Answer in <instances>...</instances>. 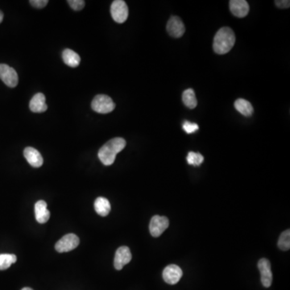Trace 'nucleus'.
<instances>
[{
  "label": "nucleus",
  "mask_w": 290,
  "mask_h": 290,
  "mask_svg": "<svg viewBox=\"0 0 290 290\" xmlns=\"http://www.w3.org/2000/svg\"><path fill=\"white\" fill-rule=\"evenodd\" d=\"M126 147V141L121 137L111 139L105 144L97 152V157L104 166H111L115 162L116 155Z\"/></svg>",
  "instance_id": "1"
},
{
  "label": "nucleus",
  "mask_w": 290,
  "mask_h": 290,
  "mask_svg": "<svg viewBox=\"0 0 290 290\" xmlns=\"http://www.w3.org/2000/svg\"><path fill=\"white\" fill-rule=\"evenodd\" d=\"M236 43V36L230 27L220 28L214 38V51L217 54L223 55L231 51Z\"/></svg>",
  "instance_id": "2"
},
{
  "label": "nucleus",
  "mask_w": 290,
  "mask_h": 290,
  "mask_svg": "<svg viewBox=\"0 0 290 290\" xmlns=\"http://www.w3.org/2000/svg\"><path fill=\"white\" fill-rule=\"evenodd\" d=\"M91 107L97 113L108 114L115 110L116 104L109 96L98 95L92 100Z\"/></svg>",
  "instance_id": "3"
},
{
  "label": "nucleus",
  "mask_w": 290,
  "mask_h": 290,
  "mask_svg": "<svg viewBox=\"0 0 290 290\" xmlns=\"http://www.w3.org/2000/svg\"><path fill=\"white\" fill-rule=\"evenodd\" d=\"M111 14L116 23L122 24L128 17V7L124 1L116 0L111 3Z\"/></svg>",
  "instance_id": "4"
},
{
  "label": "nucleus",
  "mask_w": 290,
  "mask_h": 290,
  "mask_svg": "<svg viewBox=\"0 0 290 290\" xmlns=\"http://www.w3.org/2000/svg\"><path fill=\"white\" fill-rule=\"evenodd\" d=\"M79 238L74 234H68L63 236L55 245L57 252H68L75 249L79 245Z\"/></svg>",
  "instance_id": "5"
},
{
  "label": "nucleus",
  "mask_w": 290,
  "mask_h": 290,
  "mask_svg": "<svg viewBox=\"0 0 290 290\" xmlns=\"http://www.w3.org/2000/svg\"><path fill=\"white\" fill-rule=\"evenodd\" d=\"M0 79L11 88H14L18 85L17 72L6 64H0Z\"/></svg>",
  "instance_id": "6"
},
{
  "label": "nucleus",
  "mask_w": 290,
  "mask_h": 290,
  "mask_svg": "<svg viewBox=\"0 0 290 290\" xmlns=\"http://www.w3.org/2000/svg\"><path fill=\"white\" fill-rule=\"evenodd\" d=\"M169 225V221L165 216H153L149 223L150 234L153 237H159L168 228Z\"/></svg>",
  "instance_id": "7"
},
{
  "label": "nucleus",
  "mask_w": 290,
  "mask_h": 290,
  "mask_svg": "<svg viewBox=\"0 0 290 290\" xmlns=\"http://www.w3.org/2000/svg\"><path fill=\"white\" fill-rule=\"evenodd\" d=\"M167 32L174 38H180L186 32V27L183 22L178 16H172L167 23Z\"/></svg>",
  "instance_id": "8"
},
{
  "label": "nucleus",
  "mask_w": 290,
  "mask_h": 290,
  "mask_svg": "<svg viewBox=\"0 0 290 290\" xmlns=\"http://www.w3.org/2000/svg\"><path fill=\"white\" fill-rule=\"evenodd\" d=\"M132 256L129 247L126 246L119 247L116 252L114 266L116 270H121L126 265L132 261Z\"/></svg>",
  "instance_id": "9"
},
{
  "label": "nucleus",
  "mask_w": 290,
  "mask_h": 290,
  "mask_svg": "<svg viewBox=\"0 0 290 290\" xmlns=\"http://www.w3.org/2000/svg\"><path fill=\"white\" fill-rule=\"evenodd\" d=\"M258 268L261 272V283L265 287L268 288L272 283V272L269 261L265 258L260 260Z\"/></svg>",
  "instance_id": "10"
},
{
  "label": "nucleus",
  "mask_w": 290,
  "mask_h": 290,
  "mask_svg": "<svg viewBox=\"0 0 290 290\" xmlns=\"http://www.w3.org/2000/svg\"><path fill=\"white\" fill-rule=\"evenodd\" d=\"M182 275H183V272L179 266H176V265H170L164 269V281L169 285H175L180 281Z\"/></svg>",
  "instance_id": "11"
},
{
  "label": "nucleus",
  "mask_w": 290,
  "mask_h": 290,
  "mask_svg": "<svg viewBox=\"0 0 290 290\" xmlns=\"http://www.w3.org/2000/svg\"><path fill=\"white\" fill-rule=\"evenodd\" d=\"M229 5L231 13L239 18H243L249 12V5L245 0H231Z\"/></svg>",
  "instance_id": "12"
},
{
  "label": "nucleus",
  "mask_w": 290,
  "mask_h": 290,
  "mask_svg": "<svg viewBox=\"0 0 290 290\" xmlns=\"http://www.w3.org/2000/svg\"><path fill=\"white\" fill-rule=\"evenodd\" d=\"M24 156L29 163L30 166L34 168L41 167L44 163L43 157L41 153L32 147H27L24 151Z\"/></svg>",
  "instance_id": "13"
},
{
  "label": "nucleus",
  "mask_w": 290,
  "mask_h": 290,
  "mask_svg": "<svg viewBox=\"0 0 290 290\" xmlns=\"http://www.w3.org/2000/svg\"><path fill=\"white\" fill-rule=\"evenodd\" d=\"M46 96L44 94H36L30 101V110L34 113H42L47 111L48 106L46 103Z\"/></svg>",
  "instance_id": "14"
},
{
  "label": "nucleus",
  "mask_w": 290,
  "mask_h": 290,
  "mask_svg": "<svg viewBox=\"0 0 290 290\" xmlns=\"http://www.w3.org/2000/svg\"><path fill=\"white\" fill-rule=\"evenodd\" d=\"M35 216L39 223H46L50 218V212L47 209V203L43 200L38 201L35 204Z\"/></svg>",
  "instance_id": "15"
},
{
  "label": "nucleus",
  "mask_w": 290,
  "mask_h": 290,
  "mask_svg": "<svg viewBox=\"0 0 290 290\" xmlns=\"http://www.w3.org/2000/svg\"><path fill=\"white\" fill-rule=\"evenodd\" d=\"M62 59L66 65L72 68H76L79 66L81 61L79 55L70 48L64 50L62 52Z\"/></svg>",
  "instance_id": "16"
},
{
  "label": "nucleus",
  "mask_w": 290,
  "mask_h": 290,
  "mask_svg": "<svg viewBox=\"0 0 290 290\" xmlns=\"http://www.w3.org/2000/svg\"><path fill=\"white\" fill-rule=\"evenodd\" d=\"M95 209L97 215L102 217L108 216L111 211V204L107 198L105 197H97L95 202Z\"/></svg>",
  "instance_id": "17"
},
{
  "label": "nucleus",
  "mask_w": 290,
  "mask_h": 290,
  "mask_svg": "<svg viewBox=\"0 0 290 290\" xmlns=\"http://www.w3.org/2000/svg\"><path fill=\"white\" fill-rule=\"evenodd\" d=\"M235 108L242 116H251L253 113V107L251 102L243 98H239L235 102Z\"/></svg>",
  "instance_id": "18"
},
{
  "label": "nucleus",
  "mask_w": 290,
  "mask_h": 290,
  "mask_svg": "<svg viewBox=\"0 0 290 290\" xmlns=\"http://www.w3.org/2000/svg\"><path fill=\"white\" fill-rule=\"evenodd\" d=\"M182 101L184 104L190 109H194L197 107V101L193 89H187L182 94Z\"/></svg>",
  "instance_id": "19"
},
{
  "label": "nucleus",
  "mask_w": 290,
  "mask_h": 290,
  "mask_svg": "<svg viewBox=\"0 0 290 290\" xmlns=\"http://www.w3.org/2000/svg\"><path fill=\"white\" fill-rule=\"evenodd\" d=\"M16 255L14 254H0V270H6L16 263Z\"/></svg>",
  "instance_id": "20"
},
{
  "label": "nucleus",
  "mask_w": 290,
  "mask_h": 290,
  "mask_svg": "<svg viewBox=\"0 0 290 290\" xmlns=\"http://www.w3.org/2000/svg\"><path fill=\"white\" fill-rule=\"evenodd\" d=\"M278 247L280 249L287 251L290 247V231L286 230L279 237Z\"/></svg>",
  "instance_id": "21"
},
{
  "label": "nucleus",
  "mask_w": 290,
  "mask_h": 290,
  "mask_svg": "<svg viewBox=\"0 0 290 290\" xmlns=\"http://www.w3.org/2000/svg\"><path fill=\"white\" fill-rule=\"evenodd\" d=\"M189 165L193 166H199L203 163L204 157L198 152H190L186 157Z\"/></svg>",
  "instance_id": "22"
},
{
  "label": "nucleus",
  "mask_w": 290,
  "mask_h": 290,
  "mask_svg": "<svg viewBox=\"0 0 290 290\" xmlns=\"http://www.w3.org/2000/svg\"><path fill=\"white\" fill-rule=\"evenodd\" d=\"M184 131L187 134L193 133V132H197L199 127L197 123H193V122H189L186 121L184 122L183 126H182Z\"/></svg>",
  "instance_id": "23"
},
{
  "label": "nucleus",
  "mask_w": 290,
  "mask_h": 290,
  "mask_svg": "<svg viewBox=\"0 0 290 290\" xmlns=\"http://www.w3.org/2000/svg\"><path fill=\"white\" fill-rule=\"evenodd\" d=\"M67 2L74 11H81L84 8L86 4V2L83 0H68Z\"/></svg>",
  "instance_id": "24"
},
{
  "label": "nucleus",
  "mask_w": 290,
  "mask_h": 290,
  "mask_svg": "<svg viewBox=\"0 0 290 290\" xmlns=\"http://www.w3.org/2000/svg\"><path fill=\"white\" fill-rule=\"evenodd\" d=\"M29 2L33 7L41 9L48 4V0H30Z\"/></svg>",
  "instance_id": "25"
},
{
  "label": "nucleus",
  "mask_w": 290,
  "mask_h": 290,
  "mask_svg": "<svg viewBox=\"0 0 290 290\" xmlns=\"http://www.w3.org/2000/svg\"><path fill=\"white\" fill-rule=\"evenodd\" d=\"M275 3L277 5V7H280V8H287V7H290V1H287V0H281V1H275Z\"/></svg>",
  "instance_id": "26"
},
{
  "label": "nucleus",
  "mask_w": 290,
  "mask_h": 290,
  "mask_svg": "<svg viewBox=\"0 0 290 290\" xmlns=\"http://www.w3.org/2000/svg\"><path fill=\"white\" fill-rule=\"evenodd\" d=\"M2 20H3V13L0 11V23H2Z\"/></svg>",
  "instance_id": "27"
},
{
  "label": "nucleus",
  "mask_w": 290,
  "mask_h": 290,
  "mask_svg": "<svg viewBox=\"0 0 290 290\" xmlns=\"http://www.w3.org/2000/svg\"><path fill=\"white\" fill-rule=\"evenodd\" d=\"M32 290V289H31V288H27V287H26V288L22 289V290Z\"/></svg>",
  "instance_id": "28"
}]
</instances>
